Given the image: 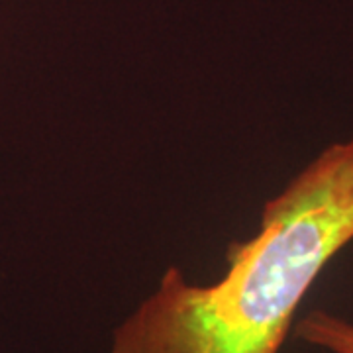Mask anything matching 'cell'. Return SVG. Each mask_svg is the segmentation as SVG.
I'll return each instance as SVG.
<instances>
[{
    "mask_svg": "<svg viewBox=\"0 0 353 353\" xmlns=\"http://www.w3.org/2000/svg\"><path fill=\"white\" fill-rule=\"evenodd\" d=\"M353 240V139L316 155L265 204L259 232L228 248L210 287L169 267L114 334L110 353H279L322 269Z\"/></svg>",
    "mask_w": 353,
    "mask_h": 353,
    "instance_id": "6da1fadb",
    "label": "cell"
},
{
    "mask_svg": "<svg viewBox=\"0 0 353 353\" xmlns=\"http://www.w3.org/2000/svg\"><path fill=\"white\" fill-rule=\"evenodd\" d=\"M296 336L332 353H353V322L314 310L296 324Z\"/></svg>",
    "mask_w": 353,
    "mask_h": 353,
    "instance_id": "7a4b0ae2",
    "label": "cell"
}]
</instances>
